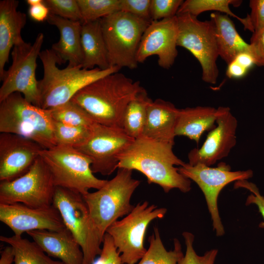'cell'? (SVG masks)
Listing matches in <instances>:
<instances>
[{
  "label": "cell",
  "instance_id": "obj_1",
  "mask_svg": "<svg viewBox=\"0 0 264 264\" xmlns=\"http://www.w3.org/2000/svg\"><path fill=\"white\" fill-rule=\"evenodd\" d=\"M173 146L141 136L134 139L119 155L118 168L142 173L149 184L158 185L165 193L173 189L188 192L191 189V180L175 167L182 166L185 162L174 154Z\"/></svg>",
  "mask_w": 264,
  "mask_h": 264
},
{
  "label": "cell",
  "instance_id": "obj_2",
  "mask_svg": "<svg viewBox=\"0 0 264 264\" xmlns=\"http://www.w3.org/2000/svg\"><path fill=\"white\" fill-rule=\"evenodd\" d=\"M141 88L139 81L118 71L90 83L70 101L81 107L95 122L122 129L125 110Z\"/></svg>",
  "mask_w": 264,
  "mask_h": 264
},
{
  "label": "cell",
  "instance_id": "obj_3",
  "mask_svg": "<svg viewBox=\"0 0 264 264\" xmlns=\"http://www.w3.org/2000/svg\"><path fill=\"white\" fill-rule=\"evenodd\" d=\"M44 68L42 79L38 80L41 108L50 109L70 101L82 88L96 80L118 72L117 66L107 69L95 67L91 69L81 66L59 68L58 58L51 49L42 51L39 55Z\"/></svg>",
  "mask_w": 264,
  "mask_h": 264
},
{
  "label": "cell",
  "instance_id": "obj_4",
  "mask_svg": "<svg viewBox=\"0 0 264 264\" xmlns=\"http://www.w3.org/2000/svg\"><path fill=\"white\" fill-rule=\"evenodd\" d=\"M132 175V170L118 168L115 176L101 188L82 195L93 228L102 241L107 229L134 207L131 199L140 181Z\"/></svg>",
  "mask_w": 264,
  "mask_h": 264
},
{
  "label": "cell",
  "instance_id": "obj_5",
  "mask_svg": "<svg viewBox=\"0 0 264 264\" xmlns=\"http://www.w3.org/2000/svg\"><path fill=\"white\" fill-rule=\"evenodd\" d=\"M0 132L24 136L44 149L56 146L50 110L34 105L19 92L0 102Z\"/></svg>",
  "mask_w": 264,
  "mask_h": 264
},
{
  "label": "cell",
  "instance_id": "obj_6",
  "mask_svg": "<svg viewBox=\"0 0 264 264\" xmlns=\"http://www.w3.org/2000/svg\"><path fill=\"white\" fill-rule=\"evenodd\" d=\"M100 21L110 66L136 68L137 50L151 21L122 11Z\"/></svg>",
  "mask_w": 264,
  "mask_h": 264
},
{
  "label": "cell",
  "instance_id": "obj_7",
  "mask_svg": "<svg viewBox=\"0 0 264 264\" xmlns=\"http://www.w3.org/2000/svg\"><path fill=\"white\" fill-rule=\"evenodd\" d=\"M40 156L49 169L56 186L84 195L91 189H99L107 181L94 175L90 159L74 148L55 146L43 149Z\"/></svg>",
  "mask_w": 264,
  "mask_h": 264
},
{
  "label": "cell",
  "instance_id": "obj_8",
  "mask_svg": "<svg viewBox=\"0 0 264 264\" xmlns=\"http://www.w3.org/2000/svg\"><path fill=\"white\" fill-rule=\"evenodd\" d=\"M166 212V208L150 205L147 201L139 202L128 215L107 229L106 233L111 237L122 264H135L140 260L147 250L144 243L149 224L155 219H162Z\"/></svg>",
  "mask_w": 264,
  "mask_h": 264
},
{
  "label": "cell",
  "instance_id": "obj_9",
  "mask_svg": "<svg viewBox=\"0 0 264 264\" xmlns=\"http://www.w3.org/2000/svg\"><path fill=\"white\" fill-rule=\"evenodd\" d=\"M44 39V34L40 33L33 44L23 41L14 46L12 64L0 80V102L10 94L19 92L29 102L41 107L36 69Z\"/></svg>",
  "mask_w": 264,
  "mask_h": 264
},
{
  "label": "cell",
  "instance_id": "obj_10",
  "mask_svg": "<svg viewBox=\"0 0 264 264\" xmlns=\"http://www.w3.org/2000/svg\"><path fill=\"white\" fill-rule=\"evenodd\" d=\"M52 205L59 212L66 227L82 250L83 264H93L102 251L103 241L91 224L88 207L80 194L56 186Z\"/></svg>",
  "mask_w": 264,
  "mask_h": 264
},
{
  "label": "cell",
  "instance_id": "obj_11",
  "mask_svg": "<svg viewBox=\"0 0 264 264\" xmlns=\"http://www.w3.org/2000/svg\"><path fill=\"white\" fill-rule=\"evenodd\" d=\"M177 45L189 51L199 62L202 80L215 84L219 74L217 61L219 57L213 23L201 21L188 14L176 15Z\"/></svg>",
  "mask_w": 264,
  "mask_h": 264
},
{
  "label": "cell",
  "instance_id": "obj_12",
  "mask_svg": "<svg viewBox=\"0 0 264 264\" xmlns=\"http://www.w3.org/2000/svg\"><path fill=\"white\" fill-rule=\"evenodd\" d=\"M56 186L47 165L39 156L22 176L0 183V203H20L41 208L52 205Z\"/></svg>",
  "mask_w": 264,
  "mask_h": 264
},
{
  "label": "cell",
  "instance_id": "obj_13",
  "mask_svg": "<svg viewBox=\"0 0 264 264\" xmlns=\"http://www.w3.org/2000/svg\"><path fill=\"white\" fill-rule=\"evenodd\" d=\"M183 176L194 181L203 192L213 221V229L218 236L224 234L219 215L218 198L222 189L230 183L247 180L252 177L251 170L232 171L229 165L220 162L216 167L198 163L191 165L185 163L178 168Z\"/></svg>",
  "mask_w": 264,
  "mask_h": 264
},
{
  "label": "cell",
  "instance_id": "obj_14",
  "mask_svg": "<svg viewBox=\"0 0 264 264\" xmlns=\"http://www.w3.org/2000/svg\"><path fill=\"white\" fill-rule=\"evenodd\" d=\"M134 139L123 129L96 123L88 141L75 149L90 159L94 174L110 176L118 168L119 155Z\"/></svg>",
  "mask_w": 264,
  "mask_h": 264
},
{
  "label": "cell",
  "instance_id": "obj_15",
  "mask_svg": "<svg viewBox=\"0 0 264 264\" xmlns=\"http://www.w3.org/2000/svg\"><path fill=\"white\" fill-rule=\"evenodd\" d=\"M216 126L209 131L200 148L188 154V164L201 163L211 166L227 157L236 144L238 121L228 107H219Z\"/></svg>",
  "mask_w": 264,
  "mask_h": 264
},
{
  "label": "cell",
  "instance_id": "obj_16",
  "mask_svg": "<svg viewBox=\"0 0 264 264\" xmlns=\"http://www.w3.org/2000/svg\"><path fill=\"white\" fill-rule=\"evenodd\" d=\"M177 36L176 16L152 21L142 37L136 54L137 63H143L150 56L156 55L159 66L170 68L178 54Z\"/></svg>",
  "mask_w": 264,
  "mask_h": 264
},
{
  "label": "cell",
  "instance_id": "obj_17",
  "mask_svg": "<svg viewBox=\"0 0 264 264\" xmlns=\"http://www.w3.org/2000/svg\"><path fill=\"white\" fill-rule=\"evenodd\" d=\"M0 220L15 236L19 237L33 230L57 231L66 228L59 212L53 205L35 208L20 203H0Z\"/></svg>",
  "mask_w": 264,
  "mask_h": 264
},
{
  "label": "cell",
  "instance_id": "obj_18",
  "mask_svg": "<svg viewBox=\"0 0 264 264\" xmlns=\"http://www.w3.org/2000/svg\"><path fill=\"white\" fill-rule=\"evenodd\" d=\"M43 149L38 143L24 136L0 133V182L11 181L25 174Z\"/></svg>",
  "mask_w": 264,
  "mask_h": 264
},
{
  "label": "cell",
  "instance_id": "obj_19",
  "mask_svg": "<svg viewBox=\"0 0 264 264\" xmlns=\"http://www.w3.org/2000/svg\"><path fill=\"white\" fill-rule=\"evenodd\" d=\"M47 255L64 264H83L84 255L79 244L66 228L54 231L37 230L27 232Z\"/></svg>",
  "mask_w": 264,
  "mask_h": 264
},
{
  "label": "cell",
  "instance_id": "obj_20",
  "mask_svg": "<svg viewBox=\"0 0 264 264\" xmlns=\"http://www.w3.org/2000/svg\"><path fill=\"white\" fill-rule=\"evenodd\" d=\"M19 1L15 0L0 1V80L5 72L4 66L9 61L11 50L24 40L21 32L26 23V15L17 10Z\"/></svg>",
  "mask_w": 264,
  "mask_h": 264
},
{
  "label": "cell",
  "instance_id": "obj_21",
  "mask_svg": "<svg viewBox=\"0 0 264 264\" xmlns=\"http://www.w3.org/2000/svg\"><path fill=\"white\" fill-rule=\"evenodd\" d=\"M179 110L170 102L161 99L152 101L148 108L142 136L174 145Z\"/></svg>",
  "mask_w": 264,
  "mask_h": 264
},
{
  "label": "cell",
  "instance_id": "obj_22",
  "mask_svg": "<svg viewBox=\"0 0 264 264\" xmlns=\"http://www.w3.org/2000/svg\"><path fill=\"white\" fill-rule=\"evenodd\" d=\"M46 21L55 26L60 33L58 42L52 44L51 48L58 58L60 65L68 62L69 66H81L83 59L81 44L82 22L65 19L51 14Z\"/></svg>",
  "mask_w": 264,
  "mask_h": 264
},
{
  "label": "cell",
  "instance_id": "obj_23",
  "mask_svg": "<svg viewBox=\"0 0 264 264\" xmlns=\"http://www.w3.org/2000/svg\"><path fill=\"white\" fill-rule=\"evenodd\" d=\"M218 115V108L212 107L179 109L175 128L176 136H186L198 144L205 132L215 128Z\"/></svg>",
  "mask_w": 264,
  "mask_h": 264
},
{
  "label": "cell",
  "instance_id": "obj_24",
  "mask_svg": "<svg viewBox=\"0 0 264 264\" xmlns=\"http://www.w3.org/2000/svg\"><path fill=\"white\" fill-rule=\"evenodd\" d=\"M100 20L82 22L81 44L83 59L81 66L83 68L91 69L96 66L104 70L110 67Z\"/></svg>",
  "mask_w": 264,
  "mask_h": 264
},
{
  "label": "cell",
  "instance_id": "obj_25",
  "mask_svg": "<svg viewBox=\"0 0 264 264\" xmlns=\"http://www.w3.org/2000/svg\"><path fill=\"white\" fill-rule=\"evenodd\" d=\"M220 57L228 65L240 53L250 52L247 43L237 31L233 21L227 15L214 12L210 15Z\"/></svg>",
  "mask_w": 264,
  "mask_h": 264
},
{
  "label": "cell",
  "instance_id": "obj_26",
  "mask_svg": "<svg viewBox=\"0 0 264 264\" xmlns=\"http://www.w3.org/2000/svg\"><path fill=\"white\" fill-rule=\"evenodd\" d=\"M152 101L142 87L128 105L123 118L122 129L132 138L136 139L142 136L148 108Z\"/></svg>",
  "mask_w": 264,
  "mask_h": 264
},
{
  "label": "cell",
  "instance_id": "obj_27",
  "mask_svg": "<svg viewBox=\"0 0 264 264\" xmlns=\"http://www.w3.org/2000/svg\"><path fill=\"white\" fill-rule=\"evenodd\" d=\"M0 240L13 247L14 264H64L51 259L35 242L22 237L0 236Z\"/></svg>",
  "mask_w": 264,
  "mask_h": 264
},
{
  "label": "cell",
  "instance_id": "obj_28",
  "mask_svg": "<svg viewBox=\"0 0 264 264\" xmlns=\"http://www.w3.org/2000/svg\"><path fill=\"white\" fill-rule=\"evenodd\" d=\"M242 1L241 0H186L180 6L177 15L188 14L197 17L205 11H214L232 17L242 24L245 30H250L248 19L246 16L241 18L235 15L230 9V5L238 7Z\"/></svg>",
  "mask_w": 264,
  "mask_h": 264
},
{
  "label": "cell",
  "instance_id": "obj_29",
  "mask_svg": "<svg viewBox=\"0 0 264 264\" xmlns=\"http://www.w3.org/2000/svg\"><path fill=\"white\" fill-rule=\"evenodd\" d=\"M148 241L149 247L137 264H177L184 256L180 242L176 238L174 249L167 250L157 227H154V232Z\"/></svg>",
  "mask_w": 264,
  "mask_h": 264
},
{
  "label": "cell",
  "instance_id": "obj_30",
  "mask_svg": "<svg viewBox=\"0 0 264 264\" xmlns=\"http://www.w3.org/2000/svg\"><path fill=\"white\" fill-rule=\"evenodd\" d=\"M54 136L56 146H66L77 148L89 139L92 128L74 126L53 120Z\"/></svg>",
  "mask_w": 264,
  "mask_h": 264
},
{
  "label": "cell",
  "instance_id": "obj_31",
  "mask_svg": "<svg viewBox=\"0 0 264 264\" xmlns=\"http://www.w3.org/2000/svg\"><path fill=\"white\" fill-rule=\"evenodd\" d=\"M49 110L53 120L66 125L91 127L96 123L85 110L71 101Z\"/></svg>",
  "mask_w": 264,
  "mask_h": 264
},
{
  "label": "cell",
  "instance_id": "obj_32",
  "mask_svg": "<svg viewBox=\"0 0 264 264\" xmlns=\"http://www.w3.org/2000/svg\"><path fill=\"white\" fill-rule=\"evenodd\" d=\"M82 22L101 19L120 11V0H77Z\"/></svg>",
  "mask_w": 264,
  "mask_h": 264
},
{
  "label": "cell",
  "instance_id": "obj_33",
  "mask_svg": "<svg viewBox=\"0 0 264 264\" xmlns=\"http://www.w3.org/2000/svg\"><path fill=\"white\" fill-rule=\"evenodd\" d=\"M44 3L51 14L71 21H82L77 0H44Z\"/></svg>",
  "mask_w": 264,
  "mask_h": 264
},
{
  "label": "cell",
  "instance_id": "obj_34",
  "mask_svg": "<svg viewBox=\"0 0 264 264\" xmlns=\"http://www.w3.org/2000/svg\"><path fill=\"white\" fill-rule=\"evenodd\" d=\"M182 236L186 245L185 255L177 264H214L218 254V250L207 251L203 256L198 255L193 247L194 235L189 232H184Z\"/></svg>",
  "mask_w": 264,
  "mask_h": 264
},
{
  "label": "cell",
  "instance_id": "obj_35",
  "mask_svg": "<svg viewBox=\"0 0 264 264\" xmlns=\"http://www.w3.org/2000/svg\"><path fill=\"white\" fill-rule=\"evenodd\" d=\"M183 1L182 0H151V21H159L176 16Z\"/></svg>",
  "mask_w": 264,
  "mask_h": 264
},
{
  "label": "cell",
  "instance_id": "obj_36",
  "mask_svg": "<svg viewBox=\"0 0 264 264\" xmlns=\"http://www.w3.org/2000/svg\"><path fill=\"white\" fill-rule=\"evenodd\" d=\"M151 0H120V11L151 21L150 5Z\"/></svg>",
  "mask_w": 264,
  "mask_h": 264
},
{
  "label": "cell",
  "instance_id": "obj_37",
  "mask_svg": "<svg viewBox=\"0 0 264 264\" xmlns=\"http://www.w3.org/2000/svg\"><path fill=\"white\" fill-rule=\"evenodd\" d=\"M100 257L93 264H122L119 253L111 237L106 233Z\"/></svg>",
  "mask_w": 264,
  "mask_h": 264
},
{
  "label": "cell",
  "instance_id": "obj_38",
  "mask_svg": "<svg viewBox=\"0 0 264 264\" xmlns=\"http://www.w3.org/2000/svg\"><path fill=\"white\" fill-rule=\"evenodd\" d=\"M250 13L247 15L253 33L264 27V0H250Z\"/></svg>",
  "mask_w": 264,
  "mask_h": 264
},
{
  "label": "cell",
  "instance_id": "obj_39",
  "mask_svg": "<svg viewBox=\"0 0 264 264\" xmlns=\"http://www.w3.org/2000/svg\"><path fill=\"white\" fill-rule=\"evenodd\" d=\"M249 44L255 65L264 67V27L252 33Z\"/></svg>",
  "mask_w": 264,
  "mask_h": 264
},
{
  "label": "cell",
  "instance_id": "obj_40",
  "mask_svg": "<svg viewBox=\"0 0 264 264\" xmlns=\"http://www.w3.org/2000/svg\"><path fill=\"white\" fill-rule=\"evenodd\" d=\"M246 189L250 191L251 194L249 195L247 198L245 204L246 205L251 204L256 205L259 212L264 219V197L261 195L258 188L253 183L249 184L246 187ZM259 226L262 228L264 227V221L261 222Z\"/></svg>",
  "mask_w": 264,
  "mask_h": 264
},
{
  "label": "cell",
  "instance_id": "obj_41",
  "mask_svg": "<svg viewBox=\"0 0 264 264\" xmlns=\"http://www.w3.org/2000/svg\"><path fill=\"white\" fill-rule=\"evenodd\" d=\"M28 14L30 18L35 21L41 22L47 20L50 13L48 8L43 2L29 6Z\"/></svg>",
  "mask_w": 264,
  "mask_h": 264
},
{
  "label": "cell",
  "instance_id": "obj_42",
  "mask_svg": "<svg viewBox=\"0 0 264 264\" xmlns=\"http://www.w3.org/2000/svg\"><path fill=\"white\" fill-rule=\"evenodd\" d=\"M248 70L233 60L227 65L226 75L229 78L239 79L244 76Z\"/></svg>",
  "mask_w": 264,
  "mask_h": 264
},
{
  "label": "cell",
  "instance_id": "obj_43",
  "mask_svg": "<svg viewBox=\"0 0 264 264\" xmlns=\"http://www.w3.org/2000/svg\"><path fill=\"white\" fill-rule=\"evenodd\" d=\"M234 60L248 70L255 65L254 59L249 52L240 53Z\"/></svg>",
  "mask_w": 264,
  "mask_h": 264
},
{
  "label": "cell",
  "instance_id": "obj_44",
  "mask_svg": "<svg viewBox=\"0 0 264 264\" xmlns=\"http://www.w3.org/2000/svg\"><path fill=\"white\" fill-rule=\"evenodd\" d=\"M15 260L13 247L9 245L5 247L0 253V264H12Z\"/></svg>",
  "mask_w": 264,
  "mask_h": 264
},
{
  "label": "cell",
  "instance_id": "obj_45",
  "mask_svg": "<svg viewBox=\"0 0 264 264\" xmlns=\"http://www.w3.org/2000/svg\"><path fill=\"white\" fill-rule=\"evenodd\" d=\"M26 2L29 6H31L43 3L44 0H26Z\"/></svg>",
  "mask_w": 264,
  "mask_h": 264
}]
</instances>
